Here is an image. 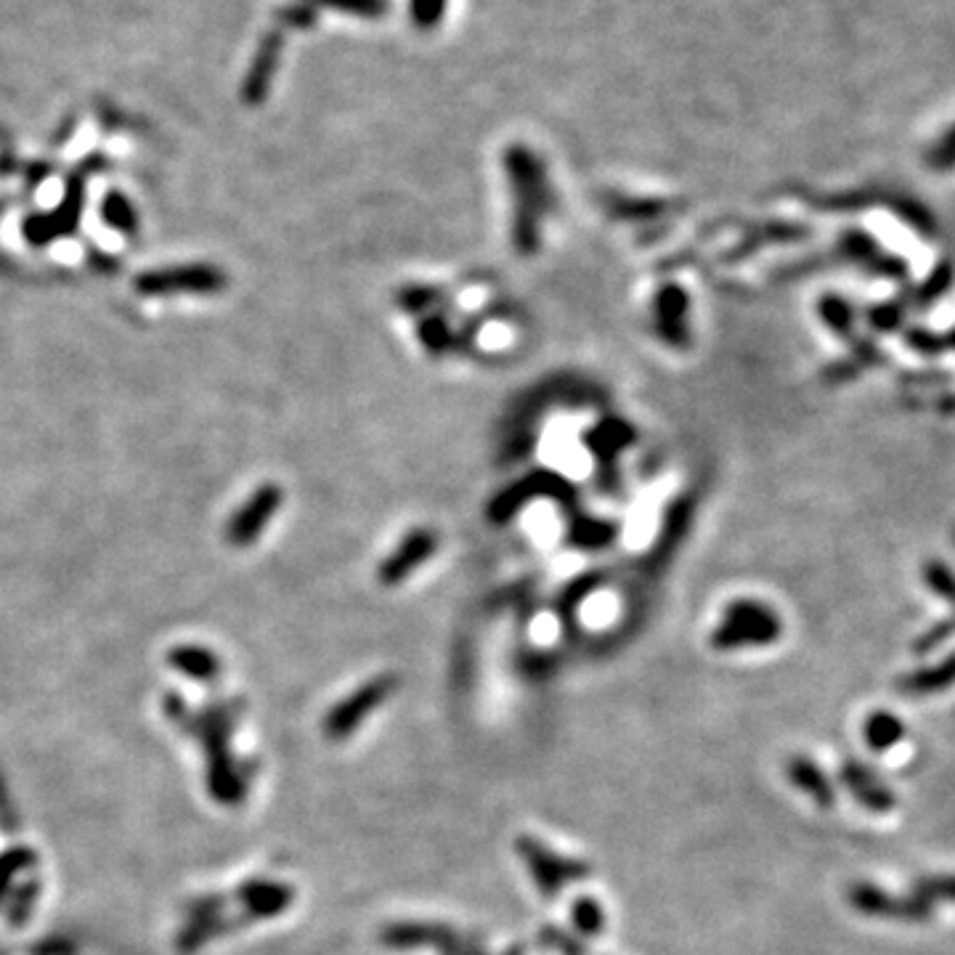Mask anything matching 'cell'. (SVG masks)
I'll return each mask as SVG.
<instances>
[{
  "instance_id": "1",
  "label": "cell",
  "mask_w": 955,
  "mask_h": 955,
  "mask_svg": "<svg viewBox=\"0 0 955 955\" xmlns=\"http://www.w3.org/2000/svg\"><path fill=\"white\" fill-rule=\"evenodd\" d=\"M502 168L512 194V247L523 258H531L542 245V224L552 207L550 176L542 157L525 144H510L504 149Z\"/></svg>"
},
{
  "instance_id": "15",
  "label": "cell",
  "mask_w": 955,
  "mask_h": 955,
  "mask_svg": "<svg viewBox=\"0 0 955 955\" xmlns=\"http://www.w3.org/2000/svg\"><path fill=\"white\" fill-rule=\"evenodd\" d=\"M316 11L329 9L356 19H380L391 11V0H306Z\"/></svg>"
},
{
  "instance_id": "9",
  "label": "cell",
  "mask_w": 955,
  "mask_h": 955,
  "mask_svg": "<svg viewBox=\"0 0 955 955\" xmlns=\"http://www.w3.org/2000/svg\"><path fill=\"white\" fill-rule=\"evenodd\" d=\"M656 335L671 348H685L690 341L688 332V295L682 287L663 285L653 301Z\"/></svg>"
},
{
  "instance_id": "4",
  "label": "cell",
  "mask_w": 955,
  "mask_h": 955,
  "mask_svg": "<svg viewBox=\"0 0 955 955\" xmlns=\"http://www.w3.org/2000/svg\"><path fill=\"white\" fill-rule=\"evenodd\" d=\"M849 905H853L855 910H860L863 916L887 918V922L926 924L932 918L929 899L918 897L916 892L908 897H897L884 892L882 887H874V884H855V887L849 889Z\"/></svg>"
},
{
  "instance_id": "10",
  "label": "cell",
  "mask_w": 955,
  "mask_h": 955,
  "mask_svg": "<svg viewBox=\"0 0 955 955\" xmlns=\"http://www.w3.org/2000/svg\"><path fill=\"white\" fill-rule=\"evenodd\" d=\"M518 847H521L523 860L529 863L531 874H534L539 889L544 892V897H555L558 889L563 887V882L584 876V868H581V865L571 860H560L558 855L547 853L542 844H536L534 839H521L518 841Z\"/></svg>"
},
{
  "instance_id": "20",
  "label": "cell",
  "mask_w": 955,
  "mask_h": 955,
  "mask_svg": "<svg viewBox=\"0 0 955 955\" xmlns=\"http://www.w3.org/2000/svg\"><path fill=\"white\" fill-rule=\"evenodd\" d=\"M629 441H632V431L624 422H608V425L592 433V449L598 446L600 454H613L616 449L629 444Z\"/></svg>"
},
{
  "instance_id": "12",
  "label": "cell",
  "mask_w": 955,
  "mask_h": 955,
  "mask_svg": "<svg viewBox=\"0 0 955 955\" xmlns=\"http://www.w3.org/2000/svg\"><path fill=\"white\" fill-rule=\"evenodd\" d=\"M80 197H82L80 184H72V191H69L67 203H61L57 210H53V216H40V218L27 220L24 226L27 239L35 242V245H46V242H51L53 237L67 234L69 228L78 224Z\"/></svg>"
},
{
  "instance_id": "2",
  "label": "cell",
  "mask_w": 955,
  "mask_h": 955,
  "mask_svg": "<svg viewBox=\"0 0 955 955\" xmlns=\"http://www.w3.org/2000/svg\"><path fill=\"white\" fill-rule=\"evenodd\" d=\"M780 634V619L772 608L757 600H736L725 608L719 627L711 632V646L717 650H738L770 646Z\"/></svg>"
},
{
  "instance_id": "21",
  "label": "cell",
  "mask_w": 955,
  "mask_h": 955,
  "mask_svg": "<svg viewBox=\"0 0 955 955\" xmlns=\"http://www.w3.org/2000/svg\"><path fill=\"white\" fill-rule=\"evenodd\" d=\"M916 895L937 903V899H947L955 903V876H926L916 882Z\"/></svg>"
},
{
  "instance_id": "3",
  "label": "cell",
  "mask_w": 955,
  "mask_h": 955,
  "mask_svg": "<svg viewBox=\"0 0 955 955\" xmlns=\"http://www.w3.org/2000/svg\"><path fill=\"white\" fill-rule=\"evenodd\" d=\"M226 287V274L207 263H189V266H173L163 272L141 274L136 289L144 295H168V293H197L213 295Z\"/></svg>"
},
{
  "instance_id": "11",
  "label": "cell",
  "mask_w": 955,
  "mask_h": 955,
  "mask_svg": "<svg viewBox=\"0 0 955 955\" xmlns=\"http://www.w3.org/2000/svg\"><path fill=\"white\" fill-rule=\"evenodd\" d=\"M841 780L844 786H847V791L853 794L865 809H870V813H889V809H895L897 805L895 794H892L868 767L857 762V759H847V762L841 765Z\"/></svg>"
},
{
  "instance_id": "13",
  "label": "cell",
  "mask_w": 955,
  "mask_h": 955,
  "mask_svg": "<svg viewBox=\"0 0 955 955\" xmlns=\"http://www.w3.org/2000/svg\"><path fill=\"white\" fill-rule=\"evenodd\" d=\"M788 778H791V784L799 788L801 794H807L809 799L823 809H828L836 801L834 786H830V780L823 775V770L813 759L794 757L791 762H788Z\"/></svg>"
},
{
  "instance_id": "5",
  "label": "cell",
  "mask_w": 955,
  "mask_h": 955,
  "mask_svg": "<svg viewBox=\"0 0 955 955\" xmlns=\"http://www.w3.org/2000/svg\"><path fill=\"white\" fill-rule=\"evenodd\" d=\"M393 690H396V677L393 675L375 677V680H370L358 690H353L343 703H337L327 715V725H324V728H327V736L329 738L351 736V732L356 730L358 725H362L364 719L393 693Z\"/></svg>"
},
{
  "instance_id": "18",
  "label": "cell",
  "mask_w": 955,
  "mask_h": 955,
  "mask_svg": "<svg viewBox=\"0 0 955 955\" xmlns=\"http://www.w3.org/2000/svg\"><path fill=\"white\" fill-rule=\"evenodd\" d=\"M318 11L306 0H289L276 11V27L279 30H311L316 24Z\"/></svg>"
},
{
  "instance_id": "19",
  "label": "cell",
  "mask_w": 955,
  "mask_h": 955,
  "mask_svg": "<svg viewBox=\"0 0 955 955\" xmlns=\"http://www.w3.org/2000/svg\"><path fill=\"white\" fill-rule=\"evenodd\" d=\"M449 0H412L410 3V13H412V22L417 30H435V27L441 24V19H444Z\"/></svg>"
},
{
  "instance_id": "7",
  "label": "cell",
  "mask_w": 955,
  "mask_h": 955,
  "mask_svg": "<svg viewBox=\"0 0 955 955\" xmlns=\"http://www.w3.org/2000/svg\"><path fill=\"white\" fill-rule=\"evenodd\" d=\"M439 550V534L433 529H412L401 542L393 547V552L387 555L377 569V581L385 587H396L401 581L412 577L420 565H425L427 560L435 555Z\"/></svg>"
},
{
  "instance_id": "16",
  "label": "cell",
  "mask_w": 955,
  "mask_h": 955,
  "mask_svg": "<svg viewBox=\"0 0 955 955\" xmlns=\"http://www.w3.org/2000/svg\"><path fill=\"white\" fill-rule=\"evenodd\" d=\"M953 682H955V656L953 659H947L945 663H939V667L908 677L905 682H899V688L908 690V693H937V690H945L947 685Z\"/></svg>"
},
{
  "instance_id": "8",
  "label": "cell",
  "mask_w": 955,
  "mask_h": 955,
  "mask_svg": "<svg viewBox=\"0 0 955 955\" xmlns=\"http://www.w3.org/2000/svg\"><path fill=\"white\" fill-rule=\"evenodd\" d=\"M282 51H285V30L274 24V30H268L260 38L258 48H255V57L247 67L245 80H242V99L250 107H258L272 91V82L279 72Z\"/></svg>"
},
{
  "instance_id": "17",
  "label": "cell",
  "mask_w": 955,
  "mask_h": 955,
  "mask_svg": "<svg viewBox=\"0 0 955 955\" xmlns=\"http://www.w3.org/2000/svg\"><path fill=\"white\" fill-rule=\"evenodd\" d=\"M101 210H104V220H107L109 226L117 228V232L128 234V237H134L138 228V218H136L134 205L128 203V197H122L120 191L107 194Z\"/></svg>"
},
{
  "instance_id": "22",
  "label": "cell",
  "mask_w": 955,
  "mask_h": 955,
  "mask_svg": "<svg viewBox=\"0 0 955 955\" xmlns=\"http://www.w3.org/2000/svg\"><path fill=\"white\" fill-rule=\"evenodd\" d=\"M573 922L581 932L587 934H598L603 929V910H600V905L594 903V899H579L577 908H573Z\"/></svg>"
},
{
  "instance_id": "14",
  "label": "cell",
  "mask_w": 955,
  "mask_h": 955,
  "mask_svg": "<svg viewBox=\"0 0 955 955\" xmlns=\"http://www.w3.org/2000/svg\"><path fill=\"white\" fill-rule=\"evenodd\" d=\"M863 736L865 744L874 751H889L892 746H897L899 740H903L905 725L899 722L895 715H889V711H876V715L865 719Z\"/></svg>"
},
{
  "instance_id": "23",
  "label": "cell",
  "mask_w": 955,
  "mask_h": 955,
  "mask_svg": "<svg viewBox=\"0 0 955 955\" xmlns=\"http://www.w3.org/2000/svg\"><path fill=\"white\" fill-rule=\"evenodd\" d=\"M420 341L425 348H431L433 353L444 351L449 345V327L444 322H439V318L431 316L425 318V322H420Z\"/></svg>"
},
{
  "instance_id": "6",
  "label": "cell",
  "mask_w": 955,
  "mask_h": 955,
  "mask_svg": "<svg viewBox=\"0 0 955 955\" xmlns=\"http://www.w3.org/2000/svg\"><path fill=\"white\" fill-rule=\"evenodd\" d=\"M282 500H285V494H282V486H276V483H263V486L255 489L237 510V515H232V521L226 523L228 544L250 547L279 512Z\"/></svg>"
}]
</instances>
